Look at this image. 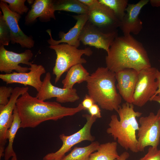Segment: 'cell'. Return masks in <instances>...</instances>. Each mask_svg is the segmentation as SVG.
<instances>
[{"mask_svg": "<svg viewBox=\"0 0 160 160\" xmlns=\"http://www.w3.org/2000/svg\"><path fill=\"white\" fill-rule=\"evenodd\" d=\"M16 107L21 120L20 128H34L45 121H56L86 110L81 103L75 108L65 107L57 102L40 100L28 92L18 99Z\"/></svg>", "mask_w": 160, "mask_h": 160, "instance_id": "obj_1", "label": "cell"}, {"mask_svg": "<svg viewBox=\"0 0 160 160\" xmlns=\"http://www.w3.org/2000/svg\"><path fill=\"white\" fill-rule=\"evenodd\" d=\"M107 53L106 67L115 73L128 68L139 72L151 67L143 44L131 34L117 36Z\"/></svg>", "mask_w": 160, "mask_h": 160, "instance_id": "obj_2", "label": "cell"}, {"mask_svg": "<svg viewBox=\"0 0 160 160\" xmlns=\"http://www.w3.org/2000/svg\"><path fill=\"white\" fill-rule=\"evenodd\" d=\"M116 73L106 67H99L88 76V95L103 109L117 112L122 97L116 90Z\"/></svg>", "mask_w": 160, "mask_h": 160, "instance_id": "obj_3", "label": "cell"}, {"mask_svg": "<svg viewBox=\"0 0 160 160\" xmlns=\"http://www.w3.org/2000/svg\"><path fill=\"white\" fill-rule=\"evenodd\" d=\"M134 105L127 102L122 104L117 112L119 120L116 115H112L106 132L125 149L136 153L138 152L136 132L139 127L136 118L142 113L135 111Z\"/></svg>", "mask_w": 160, "mask_h": 160, "instance_id": "obj_4", "label": "cell"}, {"mask_svg": "<svg viewBox=\"0 0 160 160\" xmlns=\"http://www.w3.org/2000/svg\"><path fill=\"white\" fill-rule=\"evenodd\" d=\"M49 47L55 51L57 55L53 69V74L55 76V84L59 81L63 74L68 71L72 66L87 63V60L81 57L83 55L90 56L93 53L89 47L79 49L65 43L50 45Z\"/></svg>", "mask_w": 160, "mask_h": 160, "instance_id": "obj_5", "label": "cell"}, {"mask_svg": "<svg viewBox=\"0 0 160 160\" xmlns=\"http://www.w3.org/2000/svg\"><path fill=\"white\" fill-rule=\"evenodd\" d=\"M137 145L138 152H143L147 146L158 147L160 142V108L156 114L150 112L139 119Z\"/></svg>", "mask_w": 160, "mask_h": 160, "instance_id": "obj_6", "label": "cell"}, {"mask_svg": "<svg viewBox=\"0 0 160 160\" xmlns=\"http://www.w3.org/2000/svg\"><path fill=\"white\" fill-rule=\"evenodd\" d=\"M83 116L87 121L83 127L70 135L66 136L63 134L60 135L59 137L63 143L61 147L56 152L47 154L44 157V160H61L65 156V154L76 144L84 140L93 142L95 140V137L91 135V130L97 118L88 114H83Z\"/></svg>", "mask_w": 160, "mask_h": 160, "instance_id": "obj_7", "label": "cell"}, {"mask_svg": "<svg viewBox=\"0 0 160 160\" xmlns=\"http://www.w3.org/2000/svg\"><path fill=\"white\" fill-rule=\"evenodd\" d=\"M157 69L151 66L139 72L133 96L132 103L134 105L143 106L155 94L158 88L156 77Z\"/></svg>", "mask_w": 160, "mask_h": 160, "instance_id": "obj_8", "label": "cell"}, {"mask_svg": "<svg viewBox=\"0 0 160 160\" xmlns=\"http://www.w3.org/2000/svg\"><path fill=\"white\" fill-rule=\"evenodd\" d=\"M88 7V21L100 31L109 33L119 27L121 22L113 11L98 0Z\"/></svg>", "mask_w": 160, "mask_h": 160, "instance_id": "obj_9", "label": "cell"}, {"mask_svg": "<svg viewBox=\"0 0 160 160\" xmlns=\"http://www.w3.org/2000/svg\"><path fill=\"white\" fill-rule=\"evenodd\" d=\"M28 87H17L13 89L9 102L5 106L0 105V159L4 156L7 143L6 133L12 123L13 113L18 97L28 92Z\"/></svg>", "mask_w": 160, "mask_h": 160, "instance_id": "obj_10", "label": "cell"}, {"mask_svg": "<svg viewBox=\"0 0 160 160\" xmlns=\"http://www.w3.org/2000/svg\"><path fill=\"white\" fill-rule=\"evenodd\" d=\"M33 53L29 49L26 50L24 52L18 53L7 50L4 46L0 45V71L5 74L12 73L15 70L18 73L27 72L29 68L22 67L19 65L22 63L30 66Z\"/></svg>", "mask_w": 160, "mask_h": 160, "instance_id": "obj_11", "label": "cell"}, {"mask_svg": "<svg viewBox=\"0 0 160 160\" xmlns=\"http://www.w3.org/2000/svg\"><path fill=\"white\" fill-rule=\"evenodd\" d=\"M118 36L117 30L111 33H104L87 21L81 31L79 40L84 45L103 49L107 53L114 39Z\"/></svg>", "mask_w": 160, "mask_h": 160, "instance_id": "obj_12", "label": "cell"}, {"mask_svg": "<svg viewBox=\"0 0 160 160\" xmlns=\"http://www.w3.org/2000/svg\"><path fill=\"white\" fill-rule=\"evenodd\" d=\"M0 7L9 30L11 43L19 44L23 48L30 49L33 47L34 41L31 37L25 34L19 27L18 22L21 15L11 11L7 3L1 0Z\"/></svg>", "mask_w": 160, "mask_h": 160, "instance_id": "obj_13", "label": "cell"}, {"mask_svg": "<svg viewBox=\"0 0 160 160\" xmlns=\"http://www.w3.org/2000/svg\"><path fill=\"white\" fill-rule=\"evenodd\" d=\"M51 76L49 72L46 73L42 81V86L36 97L44 101L53 97H56L58 103H64L73 102L79 99L76 89L60 88L53 85L51 81Z\"/></svg>", "mask_w": 160, "mask_h": 160, "instance_id": "obj_14", "label": "cell"}, {"mask_svg": "<svg viewBox=\"0 0 160 160\" xmlns=\"http://www.w3.org/2000/svg\"><path fill=\"white\" fill-rule=\"evenodd\" d=\"M28 72H13L10 74H1L0 78L7 84L17 83L25 86L29 85L35 88L39 92L42 84L40 77L46 71L41 65H38L32 63L29 68Z\"/></svg>", "mask_w": 160, "mask_h": 160, "instance_id": "obj_15", "label": "cell"}, {"mask_svg": "<svg viewBox=\"0 0 160 160\" xmlns=\"http://www.w3.org/2000/svg\"><path fill=\"white\" fill-rule=\"evenodd\" d=\"M149 1L148 0H141L136 4H128L119 27L123 35L131 33L137 35L140 32L143 28V22L139 15L143 7Z\"/></svg>", "mask_w": 160, "mask_h": 160, "instance_id": "obj_16", "label": "cell"}, {"mask_svg": "<svg viewBox=\"0 0 160 160\" xmlns=\"http://www.w3.org/2000/svg\"><path fill=\"white\" fill-rule=\"evenodd\" d=\"M72 17L76 22L74 26L66 33L60 31L58 34L60 39L56 40L52 38L51 30L48 29L46 31L49 34L50 39L47 41L50 45L65 43L78 48L80 45L79 37L81 31L88 19V14H81L73 15Z\"/></svg>", "mask_w": 160, "mask_h": 160, "instance_id": "obj_17", "label": "cell"}, {"mask_svg": "<svg viewBox=\"0 0 160 160\" xmlns=\"http://www.w3.org/2000/svg\"><path fill=\"white\" fill-rule=\"evenodd\" d=\"M139 72L132 68H126L116 73V87L126 102L132 103L133 95L138 80Z\"/></svg>", "mask_w": 160, "mask_h": 160, "instance_id": "obj_18", "label": "cell"}, {"mask_svg": "<svg viewBox=\"0 0 160 160\" xmlns=\"http://www.w3.org/2000/svg\"><path fill=\"white\" fill-rule=\"evenodd\" d=\"M25 18V24L28 25L34 23L37 18L40 21L47 22L51 18L56 19L54 0H35Z\"/></svg>", "mask_w": 160, "mask_h": 160, "instance_id": "obj_19", "label": "cell"}, {"mask_svg": "<svg viewBox=\"0 0 160 160\" xmlns=\"http://www.w3.org/2000/svg\"><path fill=\"white\" fill-rule=\"evenodd\" d=\"M90 75L82 64H79L71 67L62 80L63 88L71 89L76 83L86 81Z\"/></svg>", "mask_w": 160, "mask_h": 160, "instance_id": "obj_20", "label": "cell"}, {"mask_svg": "<svg viewBox=\"0 0 160 160\" xmlns=\"http://www.w3.org/2000/svg\"><path fill=\"white\" fill-rule=\"evenodd\" d=\"M117 145L115 141L100 144L97 151L90 155L89 160H116L119 157Z\"/></svg>", "mask_w": 160, "mask_h": 160, "instance_id": "obj_21", "label": "cell"}, {"mask_svg": "<svg viewBox=\"0 0 160 160\" xmlns=\"http://www.w3.org/2000/svg\"><path fill=\"white\" fill-rule=\"evenodd\" d=\"M55 11L73 12L78 15L88 14L89 7L79 0H54Z\"/></svg>", "mask_w": 160, "mask_h": 160, "instance_id": "obj_22", "label": "cell"}, {"mask_svg": "<svg viewBox=\"0 0 160 160\" xmlns=\"http://www.w3.org/2000/svg\"><path fill=\"white\" fill-rule=\"evenodd\" d=\"M13 115L14 119L12 123L6 133V138L8 140L9 143L4 151V156L5 160H8L11 157L16 155L13 145L17 132L20 128L21 122L16 106L14 109Z\"/></svg>", "mask_w": 160, "mask_h": 160, "instance_id": "obj_23", "label": "cell"}, {"mask_svg": "<svg viewBox=\"0 0 160 160\" xmlns=\"http://www.w3.org/2000/svg\"><path fill=\"white\" fill-rule=\"evenodd\" d=\"M100 144L98 142L95 141L85 147H75L69 153L60 160H89L90 155L97 151Z\"/></svg>", "mask_w": 160, "mask_h": 160, "instance_id": "obj_24", "label": "cell"}, {"mask_svg": "<svg viewBox=\"0 0 160 160\" xmlns=\"http://www.w3.org/2000/svg\"><path fill=\"white\" fill-rule=\"evenodd\" d=\"M101 3L111 8L120 22L124 17L128 4L127 0H98Z\"/></svg>", "mask_w": 160, "mask_h": 160, "instance_id": "obj_25", "label": "cell"}, {"mask_svg": "<svg viewBox=\"0 0 160 160\" xmlns=\"http://www.w3.org/2000/svg\"><path fill=\"white\" fill-rule=\"evenodd\" d=\"M10 41L9 27L3 14L0 11V45L8 46Z\"/></svg>", "mask_w": 160, "mask_h": 160, "instance_id": "obj_26", "label": "cell"}, {"mask_svg": "<svg viewBox=\"0 0 160 160\" xmlns=\"http://www.w3.org/2000/svg\"><path fill=\"white\" fill-rule=\"evenodd\" d=\"M9 4L8 7L12 12L20 15L27 13L29 8L25 5V0H1Z\"/></svg>", "mask_w": 160, "mask_h": 160, "instance_id": "obj_27", "label": "cell"}, {"mask_svg": "<svg viewBox=\"0 0 160 160\" xmlns=\"http://www.w3.org/2000/svg\"><path fill=\"white\" fill-rule=\"evenodd\" d=\"M13 89L9 87L1 86L0 87V105L5 106L9 102L8 98L11 96Z\"/></svg>", "mask_w": 160, "mask_h": 160, "instance_id": "obj_28", "label": "cell"}, {"mask_svg": "<svg viewBox=\"0 0 160 160\" xmlns=\"http://www.w3.org/2000/svg\"><path fill=\"white\" fill-rule=\"evenodd\" d=\"M138 160H160V149L150 146L147 153Z\"/></svg>", "mask_w": 160, "mask_h": 160, "instance_id": "obj_29", "label": "cell"}, {"mask_svg": "<svg viewBox=\"0 0 160 160\" xmlns=\"http://www.w3.org/2000/svg\"><path fill=\"white\" fill-rule=\"evenodd\" d=\"M90 115L97 118L102 117L100 110L98 105L95 103L88 110Z\"/></svg>", "mask_w": 160, "mask_h": 160, "instance_id": "obj_30", "label": "cell"}, {"mask_svg": "<svg viewBox=\"0 0 160 160\" xmlns=\"http://www.w3.org/2000/svg\"><path fill=\"white\" fill-rule=\"evenodd\" d=\"M95 103L94 100L88 95H86L81 104L86 109L88 110Z\"/></svg>", "mask_w": 160, "mask_h": 160, "instance_id": "obj_31", "label": "cell"}, {"mask_svg": "<svg viewBox=\"0 0 160 160\" xmlns=\"http://www.w3.org/2000/svg\"><path fill=\"white\" fill-rule=\"evenodd\" d=\"M156 81L158 82V88L155 94L152 97L155 96L159 93H160V71L157 69L156 72Z\"/></svg>", "mask_w": 160, "mask_h": 160, "instance_id": "obj_32", "label": "cell"}, {"mask_svg": "<svg viewBox=\"0 0 160 160\" xmlns=\"http://www.w3.org/2000/svg\"><path fill=\"white\" fill-rule=\"evenodd\" d=\"M79 1L88 7H89L97 2V0H79Z\"/></svg>", "mask_w": 160, "mask_h": 160, "instance_id": "obj_33", "label": "cell"}, {"mask_svg": "<svg viewBox=\"0 0 160 160\" xmlns=\"http://www.w3.org/2000/svg\"><path fill=\"white\" fill-rule=\"evenodd\" d=\"M129 154L128 152L124 151L122 153L116 160H127L129 157Z\"/></svg>", "mask_w": 160, "mask_h": 160, "instance_id": "obj_34", "label": "cell"}, {"mask_svg": "<svg viewBox=\"0 0 160 160\" xmlns=\"http://www.w3.org/2000/svg\"><path fill=\"white\" fill-rule=\"evenodd\" d=\"M149 2L153 7H160V0H150Z\"/></svg>", "mask_w": 160, "mask_h": 160, "instance_id": "obj_35", "label": "cell"}, {"mask_svg": "<svg viewBox=\"0 0 160 160\" xmlns=\"http://www.w3.org/2000/svg\"><path fill=\"white\" fill-rule=\"evenodd\" d=\"M150 101L156 102L160 104V93H159L155 96L151 97Z\"/></svg>", "mask_w": 160, "mask_h": 160, "instance_id": "obj_36", "label": "cell"}, {"mask_svg": "<svg viewBox=\"0 0 160 160\" xmlns=\"http://www.w3.org/2000/svg\"><path fill=\"white\" fill-rule=\"evenodd\" d=\"M10 160H18L16 155L12 157Z\"/></svg>", "mask_w": 160, "mask_h": 160, "instance_id": "obj_37", "label": "cell"}, {"mask_svg": "<svg viewBox=\"0 0 160 160\" xmlns=\"http://www.w3.org/2000/svg\"><path fill=\"white\" fill-rule=\"evenodd\" d=\"M60 160V159H53V160Z\"/></svg>", "mask_w": 160, "mask_h": 160, "instance_id": "obj_38", "label": "cell"}, {"mask_svg": "<svg viewBox=\"0 0 160 160\" xmlns=\"http://www.w3.org/2000/svg\"></svg>", "mask_w": 160, "mask_h": 160, "instance_id": "obj_39", "label": "cell"}]
</instances>
